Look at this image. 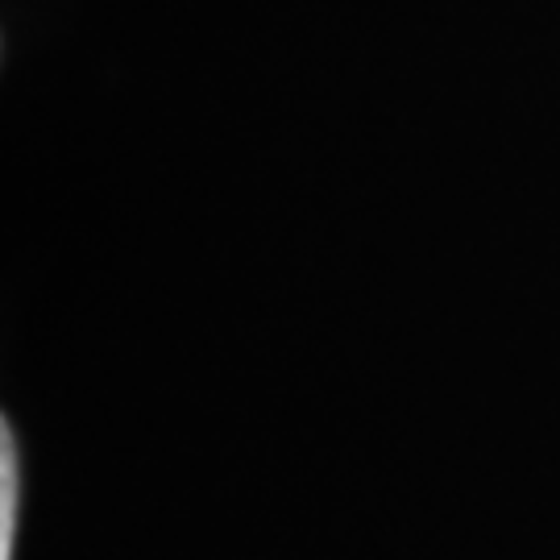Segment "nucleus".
I'll return each instance as SVG.
<instances>
[{
  "label": "nucleus",
  "instance_id": "nucleus-1",
  "mask_svg": "<svg viewBox=\"0 0 560 560\" xmlns=\"http://www.w3.org/2000/svg\"><path fill=\"white\" fill-rule=\"evenodd\" d=\"M13 494H18V453H13V432L4 428V448H0V560L13 557Z\"/></svg>",
  "mask_w": 560,
  "mask_h": 560
}]
</instances>
